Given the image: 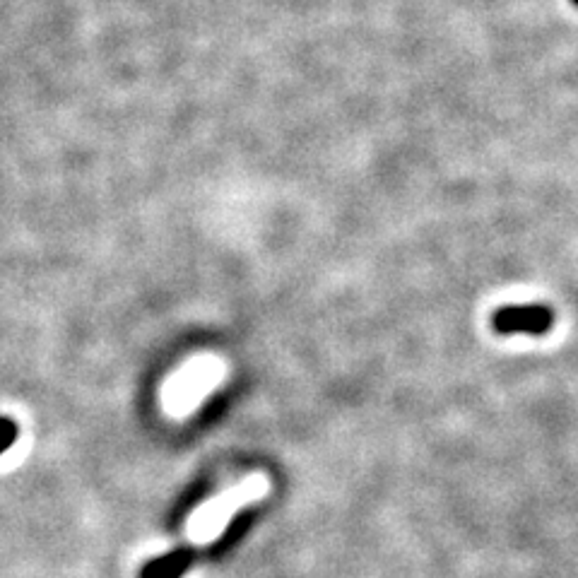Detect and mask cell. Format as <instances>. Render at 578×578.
<instances>
[{
    "label": "cell",
    "instance_id": "6da1fadb",
    "mask_svg": "<svg viewBox=\"0 0 578 578\" xmlns=\"http://www.w3.org/2000/svg\"><path fill=\"white\" fill-rule=\"evenodd\" d=\"M554 321L550 304H506L492 314V328L499 335H545L550 333Z\"/></svg>",
    "mask_w": 578,
    "mask_h": 578
},
{
    "label": "cell",
    "instance_id": "7a4b0ae2",
    "mask_svg": "<svg viewBox=\"0 0 578 578\" xmlns=\"http://www.w3.org/2000/svg\"><path fill=\"white\" fill-rule=\"evenodd\" d=\"M261 492H263L261 480H249L246 485H241L237 489H232V492L222 494L220 499L212 501L208 509L200 511V516L196 518V521H193L191 533L200 540L208 538V535H212V530L220 528V523L224 521V518H227V513H232L234 509H237L241 501L256 499Z\"/></svg>",
    "mask_w": 578,
    "mask_h": 578
},
{
    "label": "cell",
    "instance_id": "3957f363",
    "mask_svg": "<svg viewBox=\"0 0 578 578\" xmlns=\"http://www.w3.org/2000/svg\"><path fill=\"white\" fill-rule=\"evenodd\" d=\"M196 562V552L191 547H181L164 557L152 559L140 569V578H181Z\"/></svg>",
    "mask_w": 578,
    "mask_h": 578
},
{
    "label": "cell",
    "instance_id": "277c9868",
    "mask_svg": "<svg viewBox=\"0 0 578 578\" xmlns=\"http://www.w3.org/2000/svg\"><path fill=\"white\" fill-rule=\"evenodd\" d=\"M212 369L208 367H198V369H188L184 376H181V381L176 383L174 393H171V403L174 405H186L191 403L196 395L203 391L205 386L212 381Z\"/></svg>",
    "mask_w": 578,
    "mask_h": 578
},
{
    "label": "cell",
    "instance_id": "5b68a950",
    "mask_svg": "<svg viewBox=\"0 0 578 578\" xmlns=\"http://www.w3.org/2000/svg\"><path fill=\"white\" fill-rule=\"evenodd\" d=\"M17 441V424L10 417H0V453L8 451Z\"/></svg>",
    "mask_w": 578,
    "mask_h": 578
},
{
    "label": "cell",
    "instance_id": "8992f818",
    "mask_svg": "<svg viewBox=\"0 0 578 578\" xmlns=\"http://www.w3.org/2000/svg\"><path fill=\"white\" fill-rule=\"evenodd\" d=\"M571 3H574V5H576V8H578V0H571Z\"/></svg>",
    "mask_w": 578,
    "mask_h": 578
}]
</instances>
